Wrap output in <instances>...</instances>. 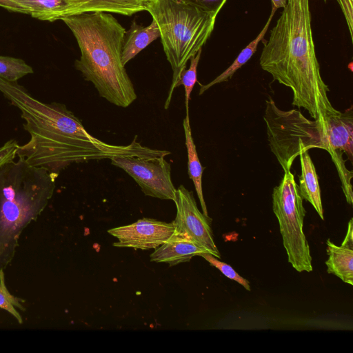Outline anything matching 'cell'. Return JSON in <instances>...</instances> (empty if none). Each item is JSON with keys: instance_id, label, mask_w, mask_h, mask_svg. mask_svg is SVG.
I'll return each mask as SVG.
<instances>
[{"instance_id": "cell-1", "label": "cell", "mask_w": 353, "mask_h": 353, "mask_svg": "<svg viewBox=\"0 0 353 353\" xmlns=\"http://www.w3.org/2000/svg\"><path fill=\"white\" fill-rule=\"evenodd\" d=\"M0 92L21 112L30 141L19 145L17 156L30 165L59 172L72 163L114 157H165L168 150L143 146L135 137L127 145L101 141L87 132L81 121L64 104L46 103L23 87L0 77Z\"/></svg>"}, {"instance_id": "cell-2", "label": "cell", "mask_w": 353, "mask_h": 353, "mask_svg": "<svg viewBox=\"0 0 353 353\" xmlns=\"http://www.w3.org/2000/svg\"><path fill=\"white\" fill-rule=\"evenodd\" d=\"M261 68L290 88L292 105L303 108L314 120L338 112L327 95L316 59L309 0H288L259 58Z\"/></svg>"}, {"instance_id": "cell-3", "label": "cell", "mask_w": 353, "mask_h": 353, "mask_svg": "<svg viewBox=\"0 0 353 353\" xmlns=\"http://www.w3.org/2000/svg\"><path fill=\"white\" fill-rule=\"evenodd\" d=\"M81 51L74 66L99 95L114 105L126 108L137 96L121 56L126 30L112 14L85 12L62 18Z\"/></svg>"}, {"instance_id": "cell-4", "label": "cell", "mask_w": 353, "mask_h": 353, "mask_svg": "<svg viewBox=\"0 0 353 353\" xmlns=\"http://www.w3.org/2000/svg\"><path fill=\"white\" fill-rule=\"evenodd\" d=\"M146 11L159 27L163 50L172 70V84L165 103L168 109L176 83L188 61L210 38L217 14L182 0H152Z\"/></svg>"}, {"instance_id": "cell-5", "label": "cell", "mask_w": 353, "mask_h": 353, "mask_svg": "<svg viewBox=\"0 0 353 353\" xmlns=\"http://www.w3.org/2000/svg\"><path fill=\"white\" fill-rule=\"evenodd\" d=\"M270 147L284 172L294 159L312 148L325 150L323 122L310 121L296 110H280L270 97L264 113Z\"/></svg>"}, {"instance_id": "cell-6", "label": "cell", "mask_w": 353, "mask_h": 353, "mask_svg": "<svg viewBox=\"0 0 353 353\" xmlns=\"http://www.w3.org/2000/svg\"><path fill=\"white\" fill-rule=\"evenodd\" d=\"M272 209L279 223L288 262L298 272L313 270L310 246L303 232L305 210L294 174L289 171L273 189Z\"/></svg>"}, {"instance_id": "cell-7", "label": "cell", "mask_w": 353, "mask_h": 353, "mask_svg": "<svg viewBox=\"0 0 353 353\" xmlns=\"http://www.w3.org/2000/svg\"><path fill=\"white\" fill-rule=\"evenodd\" d=\"M111 163L133 178L145 195L174 200L176 188L171 179L170 164L164 157H114Z\"/></svg>"}, {"instance_id": "cell-8", "label": "cell", "mask_w": 353, "mask_h": 353, "mask_svg": "<svg viewBox=\"0 0 353 353\" xmlns=\"http://www.w3.org/2000/svg\"><path fill=\"white\" fill-rule=\"evenodd\" d=\"M173 201L176 208V216L172 221L175 230L188 234L209 254L220 259L213 239L211 219L199 211L193 192L181 185L176 189Z\"/></svg>"}, {"instance_id": "cell-9", "label": "cell", "mask_w": 353, "mask_h": 353, "mask_svg": "<svg viewBox=\"0 0 353 353\" xmlns=\"http://www.w3.org/2000/svg\"><path fill=\"white\" fill-rule=\"evenodd\" d=\"M174 230L172 222L143 218L130 225L110 229L108 232L119 240L113 243L115 247L150 250L163 244Z\"/></svg>"}, {"instance_id": "cell-10", "label": "cell", "mask_w": 353, "mask_h": 353, "mask_svg": "<svg viewBox=\"0 0 353 353\" xmlns=\"http://www.w3.org/2000/svg\"><path fill=\"white\" fill-rule=\"evenodd\" d=\"M325 150L330 156L336 152L345 153L352 161L353 110L351 106L344 112L338 110L323 119Z\"/></svg>"}, {"instance_id": "cell-11", "label": "cell", "mask_w": 353, "mask_h": 353, "mask_svg": "<svg viewBox=\"0 0 353 353\" xmlns=\"http://www.w3.org/2000/svg\"><path fill=\"white\" fill-rule=\"evenodd\" d=\"M208 253L188 234L174 230L173 234L150 255V261L170 266L190 261L194 256ZM209 254V253H208Z\"/></svg>"}, {"instance_id": "cell-12", "label": "cell", "mask_w": 353, "mask_h": 353, "mask_svg": "<svg viewBox=\"0 0 353 353\" xmlns=\"http://www.w3.org/2000/svg\"><path fill=\"white\" fill-rule=\"evenodd\" d=\"M328 259L327 271L340 278L344 283L353 285V220L348 223L346 235L341 245L327 241Z\"/></svg>"}, {"instance_id": "cell-13", "label": "cell", "mask_w": 353, "mask_h": 353, "mask_svg": "<svg viewBox=\"0 0 353 353\" xmlns=\"http://www.w3.org/2000/svg\"><path fill=\"white\" fill-rule=\"evenodd\" d=\"M75 5L74 14L85 12H113L126 16L146 11L152 0H70Z\"/></svg>"}, {"instance_id": "cell-14", "label": "cell", "mask_w": 353, "mask_h": 353, "mask_svg": "<svg viewBox=\"0 0 353 353\" xmlns=\"http://www.w3.org/2000/svg\"><path fill=\"white\" fill-rule=\"evenodd\" d=\"M160 37V31L154 20L146 26L132 21L124 37L121 60L124 65L152 41Z\"/></svg>"}, {"instance_id": "cell-15", "label": "cell", "mask_w": 353, "mask_h": 353, "mask_svg": "<svg viewBox=\"0 0 353 353\" xmlns=\"http://www.w3.org/2000/svg\"><path fill=\"white\" fill-rule=\"evenodd\" d=\"M301 173L299 176V192L303 199L308 201L324 219L321 189L315 166L307 151L300 155Z\"/></svg>"}, {"instance_id": "cell-16", "label": "cell", "mask_w": 353, "mask_h": 353, "mask_svg": "<svg viewBox=\"0 0 353 353\" xmlns=\"http://www.w3.org/2000/svg\"><path fill=\"white\" fill-rule=\"evenodd\" d=\"M28 14L41 21H54L74 14L75 5L70 0H13Z\"/></svg>"}, {"instance_id": "cell-17", "label": "cell", "mask_w": 353, "mask_h": 353, "mask_svg": "<svg viewBox=\"0 0 353 353\" xmlns=\"http://www.w3.org/2000/svg\"><path fill=\"white\" fill-rule=\"evenodd\" d=\"M183 126L188 153V176L194 183V188L201 205L203 214L208 216L202 189V175L203 168L200 163L196 145L192 138L189 116H185L184 118Z\"/></svg>"}, {"instance_id": "cell-18", "label": "cell", "mask_w": 353, "mask_h": 353, "mask_svg": "<svg viewBox=\"0 0 353 353\" xmlns=\"http://www.w3.org/2000/svg\"><path fill=\"white\" fill-rule=\"evenodd\" d=\"M276 10L277 9L274 7H272L270 15L262 30L253 41L241 50L233 63L212 81L208 84L201 85L199 92V95H201L204 92L215 84L229 81L234 74L250 59L252 56L256 52L258 44L263 39Z\"/></svg>"}, {"instance_id": "cell-19", "label": "cell", "mask_w": 353, "mask_h": 353, "mask_svg": "<svg viewBox=\"0 0 353 353\" xmlns=\"http://www.w3.org/2000/svg\"><path fill=\"white\" fill-rule=\"evenodd\" d=\"M33 73V69L21 59L0 56V77L15 82L24 76Z\"/></svg>"}, {"instance_id": "cell-20", "label": "cell", "mask_w": 353, "mask_h": 353, "mask_svg": "<svg viewBox=\"0 0 353 353\" xmlns=\"http://www.w3.org/2000/svg\"><path fill=\"white\" fill-rule=\"evenodd\" d=\"M23 301L8 291L5 283L4 271L0 270V308L9 312L19 324L23 323V318L17 309L26 310Z\"/></svg>"}, {"instance_id": "cell-21", "label": "cell", "mask_w": 353, "mask_h": 353, "mask_svg": "<svg viewBox=\"0 0 353 353\" xmlns=\"http://www.w3.org/2000/svg\"><path fill=\"white\" fill-rule=\"evenodd\" d=\"M202 49L192 57L190 61V65L188 69H185L181 74L179 80L175 85V88L183 85L185 90V104L186 109V115L189 116V101L192 89L197 81V66L201 58Z\"/></svg>"}, {"instance_id": "cell-22", "label": "cell", "mask_w": 353, "mask_h": 353, "mask_svg": "<svg viewBox=\"0 0 353 353\" xmlns=\"http://www.w3.org/2000/svg\"><path fill=\"white\" fill-rule=\"evenodd\" d=\"M201 256L209 262L211 265L217 268L226 277L236 281L243 285L245 289L250 291V285L249 281L240 276L230 265L219 261L218 258L208 253H203L201 255Z\"/></svg>"}, {"instance_id": "cell-23", "label": "cell", "mask_w": 353, "mask_h": 353, "mask_svg": "<svg viewBox=\"0 0 353 353\" xmlns=\"http://www.w3.org/2000/svg\"><path fill=\"white\" fill-rule=\"evenodd\" d=\"M201 10L218 14L227 0H182Z\"/></svg>"}, {"instance_id": "cell-24", "label": "cell", "mask_w": 353, "mask_h": 353, "mask_svg": "<svg viewBox=\"0 0 353 353\" xmlns=\"http://www.w3.org/2000/svg\"><path fill=\"white\" fill-rule=\"evenodd\" d=\"M19 146V145L15 140L11 139L0 147V167L14 159Z\"/></svg>"}, {"instance_id": "cell-25", "label": "cell", "mask_w": 353, "mask_h": 353, "mask_svg": "<svg viewBox=\"0 0 353 353\" xmlns=\"http://www.w3.org/2000/svg\"><path fill=\"white\" fill-rule=\"evenodd\" d=\"M344 14L349 29L352 41H353V0H336Z\"/></svg>"}, {"instance_id": "cell-26", "label": "cell", "mask_w": 353, "mask_h": 353, "mask_svg": "<svg viewBox=\"0 0 353 353\" xmlns=\"http://www.w3.org/2000/svg\"><path fill=\"white\" fill-rule=\"evenodd\" d=\"M0 6L11 12L28 14V11L24 7L13 0H0Z\"/></svg>"}, {"instance_id": "cell-27", "label": "cell", "mask_w": 353, "mask_h": 353, "mask_svg": "<svg viewBox=\"0 0 353 353\" xmlns=\"http://www.w3.org/2000/svg\"><path fill=\"white\" fill-rule=\"evenodd\" d=\"M288 0H271L272 7L278 9L284 8L287 4Z\"/></svg>"}, {"instance_id": "cell-28", "label": "cell", "mask_w": 353, "mask_h": 353, "mask_svg": "<svg viewBox=\"0 0 353 353\" xmlns=\"http://www.w3.org/2000/svg\"><path fill=\"white\" fill-rule=\"evenodd\" d=\"M324 1L325 2V1H326V0H324Z\"/></svg>"}]
</instances>
